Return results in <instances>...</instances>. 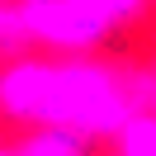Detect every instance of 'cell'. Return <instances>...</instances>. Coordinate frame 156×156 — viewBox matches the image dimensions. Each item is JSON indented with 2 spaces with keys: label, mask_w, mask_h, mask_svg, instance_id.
Returning a JSON list of instances; mask_svg holds the SVG:
<instances>
[{
  "label": "cell",
  "mask_w": 156,
  "mask_h": 156,
  "mask_svg": "<svg viewBox=\"0 0 156 156\" xmlns=\"http://www.w3.org/2000/svg\"><path fill=\"white\" fill-rule=\"evenodd\" d=\"M142 109H156V71H133L95 52H19L0 66V118L114 142Z\"/></svg>",
  "instance_id": "1"
},
{
  "label": "cell",
  "mask_w": 156,
  "mask_h": 156,
  "mask_svg": "<svg viewBox=\"0 0 156 156\" xmlns=\"http://www.w3.org/2000/svg\"><path fill=\"white\" fill-rule=\"evenodd\" d=\"M0 5H5V0H0Z\"/></svg>",
  "instance_id": "8"
},
{
  "label": "cell",
  "mask_w": 156,
  "mask_h": 156,
  "mask_svg": "<svg viewBox=\"0 0 156 156\" xmlns=\"http://www.w3.org/2000/svg\"><path fill=\"white\" fill-rule=\"evenodd\" d=\"M114 156H156V109H142L118 128Z\"/></svg>",
  "instance_id": "4"
},
{
  "label": "cell",
  "mask_w": 156,
  "mask_h": 156,
  "mask_svg": "<svg viewBox=\"0 0 156 156\" xmlns=\"http://www.w3.org/2000/svg\"><path fill=\"white\" fill-rule=\"evenodd\" d=\"M90 147L95 142H85L76 133H62V128H24V137H19L24 156H90Z\"/></svg>",
  "instance_id": "3"
},
{
  "label": "cell",
  "mask_w": 156,
  "mask_h": 156,
  "mask_svg": "<svg viewBox=\"0 0 156 156\" xmlns=\"http://www.w3.org/2000/svg\"><path fill=\"white\" fill-rule=\"evenodd\" d=\"M19 52H33V48H29V33L19 24V5L5 0L0 5V57H19Z\"/></svg>",
  "instance_id": "6"
},
{
  "label": "cell",
  "mask_w": 156,
  "mask_h": 156,
  "mask_svg": "<svg viewBox=\"0 0 156 156\" xmlns=\"http://www.w3.org/2000/svg\"><path fill=\"white\" fill-rule=\"evenodd\" d=\"M80 5H85V10L95 14V19L104 24L109 33H118L123 24H133L137 14H142L147 5H151V0H80Z\"/></svg>",
  "instance_id": "5"
},
{
  "label": "cell",
  "mask_w": 156,
  "mask_h": 156,
  "mask_svg": "<svg viewBox=\"0 0 156 156\" xmlns=\"http://www.w3.org/2000/svg\"><path fill=\"white\" fill-rule=\"evenodd\" d=\"M0 156H24V151H19V147H0Z\"/></svg>",
  "instance_id": "7"
},
{
  "label": "cell",
  "mask_w": 156,
  "mask_h": 156,
  "mask_svg": "<svg viewBox=\"0 0 156 156\" xmlns=\"http://www.w3.org/2000/svg\"><path fill=\"white\" fill-rule=\"evenodd\" d=\"M14 5L33 52H95L99 43H109V29L80 0H14Z\"/></svg>",
  "instance_id": "2"
}]
</instances>
